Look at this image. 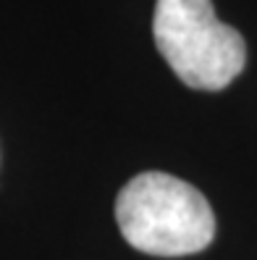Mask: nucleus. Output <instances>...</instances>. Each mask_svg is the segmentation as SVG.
Instances as JSON below:
<instances>
[{
	"instance_id": "nucleus-1",
	"label": "nucleus",
	"mask_w": 257,
	"mask_h": 260,
	"mask_svg": "<svg viewBox=\"0 0 257 260\" xmlns=\"http://www.w3.org/2000/svg\"><path fill=\"white\" fill-rule=\"evenodd\" d=\"M116 221L134 250L158 257L194 255L215 237V216L205 194L163 171L134 176L118 192Z\"/></svg>"
},
{
	"instance_id": "nucleus-2",
	"label": "nucleus",
	"mask_w": 257,
	"mask_h": 260,
	"mask_svg": "<svg viewBox=\"0 0 257 260\" xmlns=\"http://www.w3.org/2000/svg\"><path fill=\"white\" fill-rule=\"evenodd\" d=\"M153 35L160 55L192 89L218 92L247 63L244 37L218 21L210 0H158Z\"/></svg>"
}]
</instances>
